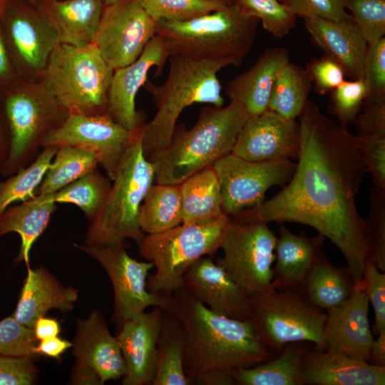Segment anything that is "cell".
Wrapping results in <instances>:
<instances>
[{
    "label": "cell",
    "mask_w": 385,
    "mask_h": 385,
    "mask_svg": "<svg viewBox=\"0 0 385 385\" xmlns=\"http://www.w3.org/2000/svg\"><path fill=\"white\" fill-rule=\"evenodd\" d=\"M298 118L300 147L291 179L270 199L232 217L313 227L337 247L358 282L369 244L366 220L356 205L367 173L356 136L309 100Z\"/></svg>",
    "instance_id": "6da1fadb"
},
{
    "label": "cell",
    "mask_w": 385,
    "mask_h": 385,
    "mask_svg": "<svg viewBox=\"0 0 385 385\" xmlns=\"http://www.w3.org/2000/svg\"><path fill=\"white\" fill-rule=\"evenodd\" d=\"M172 297L182 329L185 371L193 381L208 370L250 367L277 356L259 340L250 320L213 312L185 287Z\"/></svg>",
    "instance_id": "7a4b0ae2"
},
{
    "label": "cell",
    "mask_w": 385,
    "mask_h": 385,
    "mask_svg": "<svg viewBox=\"0 0 385 385\" xmlns=\"http://www.w3.org/2000/svg\"><path fill=\"white\" fill-rule=\"evenodd\" d=\"M248 115L242 106L230 101L225 107L201 109L194 126L187 130L176 125L163 148L146 159L153 165L155 181L180 185L188 177L232 153Z\"/></svg>",
    "instance_id": "3957f363"
},
{
    "label": "cell",
    "mask_w": 385,
    "mask_h": 385,
    "mask_svg": "<svg viewBox=\"0 0 385 385\" xmlns=\"http://www.w3.org/2000/svg\"><path fill=\"white\" fill-rule=\"evenodd\" d=\"M164 83L147 80L144 88L156 108L152 120L143 127L142 147L147 158L170 142L183 111L193 103L221 107L224 104L218 72L229 64L222 61H202L173 53Z\"/></svg>",
    "instance_id": "277c9868"
},
{
    "label": "cell",
    "mask_w": 385,
    "mask_h": 385,
    "mask_svg": "<svg viewBox=\"0 0 385 385\" xmlns=\"http://www.w3.org/2000/svg\"><path fill=\"white\" fill-rule=\"evenodd\" d=\"M260 21L235 2L185 21H158L155 34L170 56L178 53L202 61H222L239 67L255 41Z\"/></svg>",
    "instance_id": "5b68a950"
},
{
    "label": "cell",
    "mask_w": 385,
    "mask_h": 385,
    "mask_svg": "<svg viewBox=\"0 0 385 385\" xmlns=\"http://www.w3.org/2000/svg\"><path fill=\"white\" fill-rule=\"evenodd\" d=\"M143 125L133 130L107 197L90 222L84 245H124L126 239L138 245L145 235L137 218L145 195L155 181V170L143 154Z\"/></svg>",
    "instance_id": "8992f818"
},
{
    "label": "cell",
    "mask_w": 385,
    "mask_h": 385,
    "mask_svg": "<svg viewBox=\"0 0 385 385\" xmlns=\"http://www.w3.org/2000/svg\"><path fill=\"white\" fill-rule=\"evenodd\" d=\"M10 134L1 176L9 177L38 155L46 135L61 126L69 113L41 80L20 78L0 93Z\"/></svg>",
    "instance_id": "52a82bcc"
},
{
    "label": "cell",
    "mask_w": 385,
    "mask_h": 385,
    "mask_svg": "<svg viewBox=\"0 0 385 385\" xmlns=\"http://www.w3.org/2000/svg\"><path fill=\"white\" fill-rule=\"evenodd\" d=\"M113 71L93 43H59L40 80L69 113L98 115L107 113Z\"/></svg>",
    "instance_id": "ba28073f"
},
{
    "label": "cell",
    "mask_w": 385,
    "mask_h": 385,
    "mask_svg": "<svg viewBox=\"0 0 385 385\" xmlns=\"http://www.w3.org/2000/svg\"><path fill=\"white\" fill-rule=\"evenodd\" d=\"M229 216L206 225L180 224L168 230L145 235L138 244L139 255L153 263L148 290L165 297L185 287V274L195 261L212 256L220 249Z\"/></svg>",
    "instance_id": "9c48e42d"
},
{
    "label": "cell",
    "mask_w": 385,
    "mask_h": 385,
    "mask_svg": "<svg viewBox=\"0 0 385 385\" xmlns=\"http://www.w3.org/2000/svg\"><path fill=\"white\" fill-rule=\"evenodd\" d=\"M247 300L256 336L275 354L292 343L312 342L326 349L327 313L312 304L300 289L272 287L247 296Z\"/></svg>",
    "instance_id": "30bf717a"
},
{
    "label": "cell",
    "mask_w": 385,
    "mask_h": 385,
    "mask_svg": "<svg viewBox=\"0 0 385 385\" xmlns=\"http://www.w3.org/2000/svg\"><path fill=\"white\" fill-rule=\"evenodd\" d=\"M277 237L268 223L230 217L215 262L247 297L272 288L274 248Z\"/></svg>",
    "instance_id": "8fae6325"
},
{
    "label": "cell",
    "mask_w": 385,
    "mask_h": 385,
    "mask_svg": "<svg viewBox=\"0 0 385 385\" xmlns=\"http://www.w3.org/2000/svg\"><path fill=\"white\" fill-rule=\"evenodd\" d=\"M97 260L106 271L113 287V321L118 329L123 324L136 317L150 307L172 311V297L150 292L147 288L150 262H139L130 257L125 244L113 246L74 245Z\"/></svg>",
    "instance_id": "7c38bea8"
},
{
    "label": "cell",
    "mask_w": 385,
    "mask_h": 385,
    "mask_svg": "<svg viewBox=\"0 0 385 385\" xmlns=\"http://www.w3.org/2000/svg\"><path fill=\"white\" fill-rule=\"evenodd\" d=\"M0 25L20 78L40 80L52 52L60 43L55 30L37 6L28 0H7Z\"/></svg>",
    "instance_id": "4fadbf2b"
},
{
    "label": "cell",
    "mask_w": 385,
    "mask_h": 385,
    "mask_svg": "<svg viewBox=\"0 0 385 385\" xmlns=\"http://www.w3.org/2000/svg\"><path fill=\"white\" fill-rule=\"evenodd\" d=\"M295 167L290 159L254 162L232 153L223 156L212 165L220 182L223 213L231 217L258 206L270 188L289 182Z\"/></svg>",
    "instance_id": "5bb4252c"
},
{
    "label": "cell",
    "mask_w": 385,
    "mask_h": 385,
    "mask_svg": "<svg viewBox=\"0 0 385 385\" xmlns=\"http://www.w3.org/2000/svg\"><path fill=\"white\" fill-rule=\"evenodd\" d=\"M157 21L139 0L104 6L93 44L113 69L137 60L155 35Z\"/></svg>",
    "instance_id": "9a60e30c"
},
{
    "label": "cell",
    "mask_w": 385,
    "mask_h": 385,
    "mask_svg": "<svg viewBox=\"0 0 385 385\" xmlns=\"http://www.w3.org/2000/svg\"><path fill=\"white\" fill-rule=\"evenodd\" d=\"M132 133L133 130L116 123L108 113H69L61 126L46 135L42 148L68 145L86 150L95 155L98 166L113 180Z\"/></svg>",
    "instance_id": "2e32d148"
},
{
    "label": "cell",
    "mask_w": 385,
    "mask_h": 385,
    "mask_svg": "<svg viewBox=\"0 0 385 385\" xmlns=\"http://www.w3.org/2000/svg\"><path fill=\"white\" fill-rule=\"evenodd\" d=\"M169 56L165 41L155 34L137 60L114 70L107 113L116 123L130 131L145 124L143 113L135 108L136 95L148 80L150 69L156 67L155 76H160Z\"/></svg>",
    "instance_id": "e0dca14e"
},
{
    "label": "cell",
    "mask_w": 385,
    "mask_h": 385,
    "mask_svg": "<svg viewBox=\"0 0 385 385\" xmlns=\"http://www.w3.org/2000/svg\"><path fill=\"white\" fill-rule=\"evenodd\" d=\"M299 147L296 119L267 110L247 119L232 153L249 161L265 162L297 158Z\"/></svg>",
    "instance_id": "ac0fdd59"
},
{
    "label": "cell",
    "mask_w": 385,
    "mask_h": 385,
    "mask_svg": "<svg viewBox=\"0 0 385 385\" xmlns=\"http://www.w3.org/2000/svg\"><path fill=\"white\" fill-rule=\"evenodd\" d=\"M369 302L363 279L354 282L349 299L327 311L324 328L326 349L370 363L374 338L368 317Z\"/></svg>",
    "instance_id": "d6986e66"
},
{
    "label": "cell",
    "mask_w": 385,
    "mask_h": 385,
    "mask_svg": "<svg viewBox=\"0 0 385 385\" xmlns=\"http://www.w3.org/2000/svg\"><path fill=\"white\" fill-rule=\"evenodd\" d=\"M164 309L154 307L125 322L115 336L125 361L123 385H150L156 372L157 344Z\"/></svg>",
    "instance_id": "ffe728a7"
},
{
    "label": "cell",
    "mask_w": 385,
    "mask_h": 385,
    "mask_svg": "<svg viewBox=\"0 0 385 385\" xmlns=\"http://www.w3.org/2000/svg\"><path fill=\"white\" fill-rule=\"evenodd\" d=\"M184 280V287L210 310L232 319L249 320L247 297L211 256L195 261Z\"/></svg>",
    "instance_id": "44dd1931"
},
{
    "label": "cell",
    "mask_w": 385,
    "mask_h": 385,
    "mask_svg": "<svg viewBox=\"0 0 385 385\" xmlns=\"http://www.w3.org/2000/svg\"><path fill=\"white\" fill-rule=\"evenodd\" d=\"M72 343L76 362L90 367L103 384L125 376V364L118 342L110 333L98 311L93 310L87 318L78 321Z\"/></svg>",
    "instance_id": "7402d4cb"
},
{
    "label": "cell",
    "mask_w": 385,
    "mask_h": 385,
    "mask_svg": "<svg viewBox=\"0 0 385 385\" xmlns=\"http://www.w3.org/2000/svg\"><path fill=\"white\" fill-rule=\"evenodd\" d=\"M302 377L304 385H384L385 366L317 348L305 352Z\"/></svg>",
    "instance_id": "603a6c76"
},
{
    "label": "cell",
    "mask_w": 385,
    "mask_h": 385,
    "mask_svg": "<svg viewBox=\"0 0 385 385\" xmlns=\"http://www.w3.org/2000/svg\"><path fill=\"white\" fill-rule=\"evenodd\" d=\"M288 62L286 48H267L250 69L227 82L224 93L230 101L240 103L248 117L260 115L267 110L276 78Z\"/></svg>",
    "instance_id": "cb8c5ba5"
},
{
    "label": "cell",
    "mask_w": 385,
    "mask_h": 385,
    "mask_svg": "<svg viewBox=\"0 0 385 385\" xmlns=\"http://www.w3.org/2000/svg\"><path fill=\"white\" fill-rule=\"evenodd\" d=\"M304 21L314 43L338 63L346 75L353 80L362 78L368 43L354 20L337 22L312 17Z\"/></svg>",
    "instance_id": "d4e9b609"
},
{
    "label": "cell",
    "mask_w": 385,
    "mask_h": 385,
    "mask_svg": "<svg viewBox=\"0 0 385 385\" xmlns=\"http://www.w3.org/2000/svg\"><path fill=\"white\" fill-rule=\"evenodd\" d=\"M78 297L76 289L63 287L45 267H29L12 316L20 324L33 329L36 320L51 309L61 312L72 310Z\"/></svg>",
    "instance_id": "484cf974"
},
{
    "label": "cell",
    "mask_w": 385,
    "mask_h": 385,
    "mask_svg": "<svg viewBox=\"0 0 385 385\" xmlns=\"http://www.w3.org/2000/svg\"><path fill=\"white\" fill-rule=\"evenodd\" d=\"M38 9L55 30L60 43H93L100 24L103 0H37Z\"/></svg>",
    "instance_id": "4316f807"
},
{
    "label": "cell",
    "mask_w": 385,
    "mask_h": 385,
    "mask_svg": "<svg viewBox=\"0 0 385 385\" xmlns=\"http://www.w3.org/2000/svg\"><path fill=\"white\" fill-rule=\"evenodd\" d=\"M274 248L272 287L302 288L315 259L322 252L324 237L295 235L284 225L279 228Z\"/></svg>",
    "instance_id": "83f0119b"
},
{
    "label": "cell",
    "mask_w": 385,
    "mask_h": 385,
    "mask_svg": "<svg viewBox=\"0 0 385 385\" xmlns=\"http://www.w3.org/2000/svg\"><path fill=\"white\" fill-rule=\"evenodd\" d=\"M53 194L35 195L21 204L9 206L0 215V237L16 232L21 238L19 253L15 260L29 266V254L35 241L44 232L56 208Z\"/></svg>",
    "instance_id": "f1b7e54d"
},
{
    "label": "cell",
    "mask_w": 385,
    "mask_h": 385,
    "mask_svg": "<svg viewBox=\"0 0 385 385\" xmlns=\"http://www.w3.org/2000/svg\"><path fill=\"white\" fill-rule=\"evenodd\" d=\"M183 223L206 225L225 215L220 182L212 166L192 175L180 185Z\"/></svg>",
    "instance_id": "f546056e"
},
{
    "label": "cell",
    "mask_w": 385,
    "mask_h": 385,
    "mask_svg": "<svg viewBox=\"0 0 385 385\" xmlns=\"http://www.w3.org/2000/svg\"><path fill=\"white\" fill-rule=\"evenodd\" d=\"M354 285L348 269L335 267L321 252L313 262L301 290L312 304L329 311L340 307L349 299Z\"/></svg>",
    "instance_id": "4dcf8cb0"
},
{
    "label": "cell",
    "mask_w": 385,
    "mask_h": 385,
    "mask_svg": "<svg viewBox=\"0 0 385 385\" xmlns=\"http://www.w3.org/2000/svg\"><path fill=\"white\" fill-rule=\"evenodd\" d=\"M302 343L286 345L275 357L257 365L231 371L240 385H304Z\"/></svg>",
    "instance_id": "1f68e13d"
},
{
    "label": "cell",
    "mask_w": 385,
    "mask_h": 385,
    "mask_svg": "<svg viewBox=\"0 0 385 385\" xmlns=\"http://www.w3.org/2000/svg\"><path fill=\"white\" fill-rule=\"evenodd\" d=\"M157 366L151 385H190L183 364L182 329L172 311L164 310L157 344Z\"/></svg>",
    "instance_id": "d6a6232c"
},
{
    "label": "cell",
    "mask_w": 385,
    "mask_h": 385,
    "mask_svg": "<svg viewBox=\"0 0 385 385\" xmlns=\"http://www.w3.org/2000/svg\"><path fill=\"white\" fill-rule=\"evenodd\" d=\"M138 224L145 234H156L183 223L179 185H152L139 207Z\"/></svg>",
    "instance_id": "836d02e7"
},
{
    "label": "cell",
    "mask_w": 385,
    "mask_h": 385,
    "mask_svg": "<svg viewBox=\"0 0 385 385\" xmlns=\"http://www.w3.org/2000/svg\"><path fill=\"white\" fill-rule=\"evenodd\" d=\"M312 86L307 71L288 62L276 78L267 110L287 118L296 119L309 100Z\"/></svg>",
    "instance_id": "e575fe53"
},
{
    "label": "cell",
    "mask_w": 385,
    "mask_h": 385,
    "mask_svg": "<svg viewBox=\"0 0 385 385\" xmlns=\"http://www.w3.org/2000/svg\"><path fill=\"white\" fill-rule=\"evenodd\" d=\"M98 166L92 153L76 147L59 146L35 195L55 193Z\"/></svg>",
    "instance_id": "d590c367"
},
{
    "label": "cell",
    "mask_w": 385,
    "mask_h": 385,
    "mask_svg": "<svg viewBox=\"0 0 385 385\" xmlns=\"http://www.w3.org/2000/svg\"><path fill=\"white\" fill-rule=\"evenodd\" d=\"M58 147L43 148L34 160L4 181H0V215L13 203L24 201L35 195Z\"/></svg>",
    "instance_id": "8d00e7d4"
},
{
    "label": "cell",
    "mask_w": 385,
    "mask_h": 385,
    "mask_svg": "<svg viewBox=\"0 0 385 385\" xmlns=\"http://www.w3.org/2000/svg\"><path fill=\"white\" fill-rule=\"evenodd\" d=\"M111 180L96 168L55 192L53 201L78 206L91 222L107 197L112 184Z\"/></svg>",
    "instance_id": "74e56055"
},
{
    "label": "cell",
    "mask_w": 385,
    "mask_h": 385,
    "mask_svg": "<svg viewBox=\"0 0 385 385\" xmlns=\"http://www.w3.org/2000/svg\"><path fill=\"white\" fill-rule=\"evenodd\" d=\"M156 21H185L219 10L234 0H139Z\"/></svg>",
    "instance_id": "f35d334b"
},
{
    "label": "cell",
    "mask_w": 385,
    "mask_h": 385,
    "mask_svg": "<svg viewBox=\"0 0 385 385\" xmlns=\"http://www.w3.org/2000/svg\"><path fill=\"white\" fill-rule=\"evenodd\" d=\"M247 15L257 18L263 28L276 38H282L295 26L297 16L278 0H235Z\"/></svg>",
    "instance_id": "ab89813d"
},
{
    "label": "cell",
    "mask_w": 385,
    "mask_h": 385,
    "mask_svg": "<svg viewBox=\"0 0 385 385\" xmlns=\"http://www.w3.org/2000/svg\"><path fill=\"white\" fill-rule=\"evenodd\" d=\"M329 113L335 116L339 125L347 128L353 123L367 96V87L364 79L344 81L332 91Z\"/></svg>",
    "instance_id": "60d3db41"
},
{
    "label": "cell",
    "mask_w": 385,
    "mask_h": 385,
    "mask_svg": "<svg viewBox=\"0 0 385 385\" xmlns=\"http://www.w3.org/2000/svg\"><path fill=\"white\" fill-rule=\"evenodd\" d=\"M368 43L385 36V0H341Z\"/></svg>",
    "instance_id": "b9f144b4"
},
{
    "label": "cell",
    "mask_w": 385,
    "mask_h": 385,
    "mask_svg": "<svg viewBox=\"0 0 385 385\" xmlns=\"http://www.w3.org/2000/svg\"><path fill=\"white\" fill-rule=\"evenodd\" d=\"M370 207L366 220L369 244V259L385 272V194L372 188L369 192Z\"/></svg>",
    "instance_id": "7bdbcfd3"
},
{
    "label": "cell",
    "mask_w": 385,
    "mask_h": 385,
    "mask_svg": "<svg viewBox=\"0 0 385 385\" xmlns=\"http://www.w3.org/2000/svg\"><path fill=\"white\" fill-rule=\"evenodd\" d=\"M36 342L33 329L20 324L12 315L0 321V356L37 359Z\"/></svg>",
    "instance_id": "ee69618b"
},
{
    "label": "cell",
    "mask_w": 385,
    "mask_h": 385,
    "mask_svg": "<svg viewBox=\"0 0 385 385\" xmlns=\"http://www.w3.org/2000/svg\"><path fill=\"white\" fill-rule=\"evenodd\" d=\"M362 78L367 87L364 101H385V37L368 43Z\"/></svg>",
    "instance_id": "f6af8a7d"
},
{
    "label": "cell",
    "mask_w": 385,
    "mask_h": 385,
    "mask_svg": "<svg viewBox=\"0 0 385 385\" xmlns=\"http://www.w3.org/2000/svg\"><path fill=\"white\" fill-rule=\"evenodd\" d=\"M355 136L373 188L385 194V136Z\"/></svg>",
    "instance_id": "bcb514c9"
},
{
    "label": "cell",
    "mask_w": 385,
    "mask_h": 385,
    "mask_svg": "<svg viewBox=\"0 0 385 385\" xmlns=\"http://www.w3.org/2000/svg\"><path fill=\"white\" fill-rule=\"evenodd\" d=\"M297 16L319 18L332 21L354 20L341 0H286L284 3Z\"/></svg>",
    "instance_id": "7dc6e473"
},
{
    "label": "cell",
    "mask_w": 385,
    "mask_h": 385,
    "mask_svg": "<svg viewBox=\"0 0 385 385\" xmlns=\"http://www.w3.org/2000/svg\"><path fill=\"white\" fill-rule=\"evenodd\" d=\"M362 279L369 302L374 312V329L378 334L385 330V272H381L368 259L364 265Z\"/></svg>",
    "instance_id": "c3c4849f"
},
{
    "label": "cell",
    "mask_w": 385,
    "mask_h": 385,
    "mask_svg": "<svg viewBox=\"0 0 385 385\" xmlns=\"http://www.w3.org/2000/svg\"><path fill=\"white\" fill-rule=\"evenodd\" d=\"M318 95L331 92L345 81L342 66L327 55L310 61L305 68Z\"/></svg>",
    "instance_id": "681fc988"
},
{
    "label": "cell",
    "mask_w": 385,
    "mask_h": 385,
    "mask_svg": "<svg viewBox=\"0 0 385 385\" xmlns=\"http://www.w3.org/2000/svg\"><path fill=\"white\" fill-rule=\"evenodd\" d=\"M38 373L30 357L0 356V385H31Z\"/></svg>",
    "instance_id": "f907efd6"
},
{
    "label": "cell",
    "mask_w": 385,
    "mask_h": 385,
    "mask_svg": "<svg viewBox=\"0 0 385 385\" xmlns=\"http://www.w3.org/2000/svg\"><path fill=\"white\" fill-rule=\"evenodd\" d=\"M353 123L358 136H385V101H364Z\"/></svg>",
    "instance_id": "816d5d0a"
},
{
    "label": "cell",
    "mask_w": 385,
    "mask_h": 385,
    "mask_svg": "<svg viewBox=\"0 0 385 385\" xmlns=\"http://www.w3.org/2000/svg\"><path fill=\"white\" fill-rule=\"evenodd\" d=\"M20 78L7 49L0 25V93Z\"/></svg>",
    "instance_id": "f5cc1de1"
},
{
    "label": "cell",
    "mask_w": 385,
    "mask_h": 385,
    "mask_svg": "<svg viewBox=\"0 0 385 385\" xmlns=\"http://www.w3.org/2000/svg\"><path fill=\"white\" fill-rule=\"evenodd\" d=\"M72 346V342L56 336L39 341L34 351L38 356L43 355L58 359L62 354Z\"/></svg>",
    "instance_id": "db71d44e"
},
{
    "label": "cell",
    "mask_w": 385,
    "mask_h": 385,
    "mask_svg": "<svg viewBox=\"0 0 385 385\" xmlns=\"http://www.w3.org/2000/svg\"><path fill=\"white\" fill-rule=\"evenodd\" d=\"M194 382L203 385H235L237 381L230 370L214 369L197 375Z\"/></svg>",
    "instance_id": "11a10c76"
},
{
    "label": "cell",
    "mask_w": 385,
    "mask_h": 385,
    "mask_svg": "<svg viewBox=\"0 0 385 385\" xmlns=\"http://www.w3.org/2000/svg\"><path fill=\"white\" fill-rule=\"evenodd\" d=\"M37 341L56 337L61 332V325L56 319L39 317L33 328Z\"/></svg>",
    "instance_id": "9f6ffc18"
},
{
    "label": "cell",
    "mask_w": 385,
    "mask_h": 385,
    "mask_svg": "<svg viewBox=\"0 0 385 385\" xmlns=\"http://www.w3.org/2000/svg\"><path fill=\"white\" fill-rule=\"evenodd\" d=\"M70 382L73 384H103L98 375L88 366L76 362Z\"/></svg>",
    "instance_id": "6f0895ef"
},
{
    "label": "cell",
    "mask_w": 385,
    "mask_h": 385,
    "mask_svg": "<svg viewBox=\"0 0 385 385\" xmlns=\"http://www.w3.org/2000/svg\"><path fill=\"white\" fill-rule=\"evenodd\" d=\"M10 148V134L4 110L0 101V175L8 158Z\"/></svg>",
    "instance_id": "680465c9"
},
{
    "label": "cell",
    "mask_w": 385,
    "mask_h": 385,
    "mask_svg": "<svg viewBox=\"0 0 385 385\" xmlns=\"http://www.w3.org/2000/svg\"><path fill=\"white\" fill-rule=\"evenodd\" d=\"M370 363L376 366H385V330L378 334L374 339L370 350Z\"/></svg>",
    "instance_id": "91938a15"
},
{
    "label": "cell",
    "mask_w": 385,
    "mask_h": 385,
    "mask_svg": "<svg viewBox=\"0 0 385 385\" xmlns=\"http://www.w3.org/2000/svg\"><path fill=\"white\" fill-rule=\"evenodd\" d=\"M6 3H7V0H0V17L1 16L5 9Z\"/></svg>",
    "instance_id": "94428289"
},
{
    "label": "cell",
    "mask_w": 385,
    "mask_h": 385,
    "mask_svg": "<svg viewBox=\"0 0 385 385\" xmlns=\"http://www.w3.org/2000/svg\"><path fill=\"white\" fill-rule=\"evenodd\" d=\"M118 1V0H103L104 6L113 4V3H115V2Z\"/></svg>",
    "instance_id": "6125c7cd"
},
{
    "label": "cell",
    "mask_w": 385,
    "mask_h": 385,
    "mask_svg": "<svg viewBox=\"0 0 385 385\" xmlns=\"http://www.w3.org/2000/svg\"><path fill=\"white\" fill-rule=\"evenodd\" d=\"M29 1L31 2L32 4L36 5L37 4V0H28Z\"/></svg>",
    "instance_id": "be15d7a7"
},
{
    "label": "cell",
    "mask_w": 385,
    "mask_h": 385,
    "mask_svg": "<svg viewBox=\"0 0 385 385\" xmlns=\"http://www.w3.org/2000/svg\"><path fill=\"white\" fill-rule=\"evenodd\" d=\"M282 1L283 4H284L286 0H282Z\"/></svg>",
    "instance_id": "e7e4bbea"
}]
</instances>
